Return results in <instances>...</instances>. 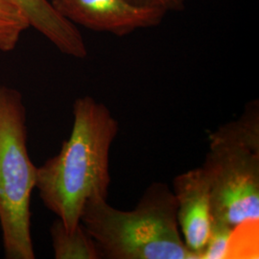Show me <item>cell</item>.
Returning a JSON list of instances; mask_svg holds the SVG:
<instances>
[{"mask_svg": "<svg viewBox=\"0 0 259 259\" xmlns=\"http://www.w3.org/2000/svg\"><path fill=\"white\" fill-rule=\"evenodd\" d=\"M118 130V122L106 105L91 96L78 98L70 137L56 156L37 167L39 197L68 232L81 224L88 202L108 198L110 151Z\"/></svg>", "mask_w": 259, "mask_h": 259, "instance_id": "cell-1", "label": "cell"}, {"mask_svg": "<svg viewBox=\"0 0 259 259\" xmlns=\"http://www.w3.org/2000/svg\"><path fill=\"white\" fill-rule=\"evenodd\" d=\"M81 224L104 258L198 259L183 240L176 199L163 183L149 185L132 210L117 209L107 199L92 200Z\"/></svg>", "mask_w": 259, "mask_h": 259, "instance_id": "cell-2", "label": "cell"}, {"mask_svg": "<svg viewBox=\"0 0 259 259\" xmlns=\"http://www.w3.org/2000/svg\"><path fill=\"white\" fill-rule=\"evenodd\" d=\"M202 168L210 187L213 220L234 230L258 224V103H250L239 118L209 135Z\"/></svg>", "mask_w": 259, "mask_h": 259, "instance_id": "cell-3", "label": "cell"}, {"mask_svg": "<svg viewBox=\"0 0 259 259\" xmlns=\"http://www.w3.org/2000/svg\"><path fill=\"white\" fill-rule=\"evenodd\" d=\"M37 169L28 153L22 94L0 83V229L6 258L36 257L31 198L36 188Z\"/></svg>", "mask_w": 259, "mask_h": 259, "instance_id": "cell-4", "label": "cell"}, {"mask_svg": "<svg viewBox=\"0 0 259 259\" xmlns=\"http://www.w3.org/2000/svg\"><path fill=\"white\" fill-rule=\"evenodd\" d=\"M64 18L98 32L125 36L159 24L165 12L139 6L130 0H50Z\"/></svg>", "mask_w": 259, "mask_h": 259, "instance_id": "cell-5", "label": "cell"}, {"mask_svg": "<svg viewBox=\"0 0 259 259\" xmlns=\"http://www.w3.org/2000/svg\"><path fill=\"white\" fill-rule=\"evenodd\" d=\"M177 219L188 250L202 259L212 226L210 187L202 167L182 173L174 179Z\"/></svg>", "mask_w": 259, "mask_h": 259, "instance_id": "cell-6", "label": "cell"}, {"mask_svg": "<svg viewBox=\"0 0 259 259\" xmlns=\"http://www.w3.org/2000/svg\"><path fill=\"white\" fill-rule=\"evenodd\" d=\"M26 15L30 26L48 38L61 52L83 59L88 50L83 37L72 22L53 7L50 0H14Z\"/></svg>", "mask_w": 259, "mask_h": 259, "instance_id": "cell-7", "label": "cell"}, {"mask_svg": "<svg viewBox=\"0 0 259 259\" xmlns=\"http://www.w3.org/2000/svg\"><path fill=\"white\" fill-rule=\"evenodd\" d=\"M50 235L56 259L101 258L95 241L82 224L73 232H68L57 219L50 228Z\"/></svg>", "mask_w": 259, "mask_h": 259, "instance_id": "cell-8", "label": "cell"}, {"mask_svg": "<svg viewBox=\"0 0 259 259\" xmlns=\"http://www.w3.org/2000/svg\"><path fill=\"white\" fill-rule=\"evenodd\" d=\"M29 27L26 15L14 0H0V51L14 50Z\"/></svg>", "mask_w": 259, "mask_h": 259, "instance_id": "cell-9", "label": "cell"}, {"mask_svg": "<svg viewBox=\"0 0 259 259\" xmlns=\"http://www.w3.org/2000/svg\"><path fill=\"white\" fill-rule=\"evenodd\" d=\"M234 229L225 223L213 220L209 239L205 246L202 259L228 257L232 244Z\"/></svg>", "mask_w": 259, "mask_h": 259, "instance_id": "cell-10", "label": "cell"}, {"mask_svg": "<svg viewBox=\"0 0 259 259\" xmlns=\"http://www.w3.org/2000/svg\"><path fill=\"white\" fill-rule=\"evenodd\" d=\"M131 2L143 7L161 10L163 12L182 9L186 0H130Z\"/></svg>", "mask_w": 259, "mask_h": 259, "instance_id": "cell-11", "label": "cell"}]
</instances>
